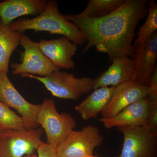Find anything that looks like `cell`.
Returning <instances> with one entry per match:
<instances>
[{
    "instance_id": "obj_5",
    "label": "cell",
    "mask_w": 157,
    "mask_h": 157,
    "mask_svg": "<svg viewBox=\"0 0 157 157\" xmlns=\"http://www.w3.org/2000/svg\"><path fill=\"white\" fill-rule=\"evenodd\" d=\"M20 45L24 51L20 53L21 63L11 64L14 75L30 74L43 77L60 70L42 52L39 43L31 40L24 33L20 36Z\"/></svg>"
},
{
    "instance_id": "obj_8",
    "label": "cell",
    "mask_w": 157,
    "mask_h": 157,
    "mask_svg": "<svg viewBox=\"0 0 157 157\" xmlns=\"http://www.w3.org/2000/svg\"><path fill=\"white\" fill-rule=\"evenodd\" d=\"M123 135L120 154L113 157H157V134L146 127L117 128Z\"/></svg>"
},
{
    "instance_id": "obj_16",
    "label": "cell",
    "mask_w": 157,
    "mask_h": 157,
    "mask_svg": "<svg viewBox=\"0 0 157 157\" xmlns=\"http://www.w3.org/2000/svg\"><path fill=\"white\" fill-rule=\"evenodd\" d=\"M116 86L100 87L93 91L91 94L74 109L85 121L95 118L107 107L111 100Z\"/></svg>"
},
{
    "instance_id": "obj_24",
    "label": "cell",
    "mask_w": 157,
    "mask_h": 157,
    "mask_svg": "<svg viewBox=\"0 0 157 157\" xmlns=\"http://www.w3.org/2000/svg\"><path fill=\"white\" fill-rule=\"evenodd\" d=\"M23 157H38V155H36L34 153L32 155H27Z\"/></svg>"
},
{
    "instance_id": "obj_3",
    "label": "cell",
    "mask_w": 157,
    "mask_h": 157,
    "mask_svg": "<svg viewBox=\"0 0 157 157\" xmlns=\"http://www.w3.org/2000/svg\"><path fill=\"white\" fill-rule=\"evenodd\" d=\"M21 76L40 82L52 95L62 99L76 101L82 95L90 94L94 90L93 78H77L72 73L60 70L43 77L30 74Z\"/></svg>"
},
{
    "instance_id": "obj_19",
    "label": "cell",
    "mask_w": 157,
    "mask_h": 157,
    "mask_svg": "<svg viewBox=\"0 0 157 157\" xmlns=\"http://www.w3.org/2000/svg\"><path fill=\"white\" fill-rule=\"evenodd\" d=\"M157 30V4L154 0H151L148 3V13L146 21L139 29L138 36L133 45L143 44Z\"/></svg>"
},
{
    "instance_id": "obj_20",
    "label": "cell",
    "mask_w": 157,
    "mask_h": 157,
    "mask_svg": "<svg viewBox=\"0 0 157 157\" xmlns=\"http://www.w3.org/2000/svg\"><path fill=\"white\" fill-rule=\"evenodd\" d=\"M0 125L4 130L25 129L21 117L17 115L10 107L1 102H0Z\"/></svg>"
},
{
    "instance_id": "obj_1",
    "label": "cell",
    "mask_w": 157,
    "mask_h": 157,
    "mask_svg": "<svg viewBox=\"0 0 157 157\" xmlns=\"http://www.w3.org/2000/svg\"><path fill=\"white\" fill-rule=\"evenodd\" d=\"M148 3L147 0H124L117 10L101 18H83L76 14L64 16L86 39L83 53L95 47L97 51L107 53L112 63L118 58L131 56L135 29L148 13Z\"/></svg>"
},
{
    "instance_id": "obj_4",
    "label": "cell",
    "mask_w": 157,
    "mask_h": 157,
    "mask_svg": "<svg viewBox=\"0 0 157 157\" xmlns=\"http://www.w3.org/2000/svg\"><path fill=\"white\" fill-rule=\"evenodd\" d=\"M37 121L46 133L47 144L57 147L76 127L77 122L67 113H59L55 101L45 98L41 104Z\"/></svg>"
},
{
    "instance_id": "obj_22",
    "label": "cell",
    "mask_w": 157,
    "mask_h": 157,
    "mask_svg": "<svg viewBox=\"0 0 157 157\" xmlns=\"http://www.w3.org/2000/svg\"><path fill=\"white\" fill-rule=\"evenodd\" d=\"M38 157H58L56 147L42 142L37 149Z\"/></svg>"
},
{
    "instance_id": "obj_11",
    "label": "cell",
    "mask_w": 157,
    "mask_h": 157,
    "mask_svg": "<svg viewBox=\"0 0 157 157\" xmlns=\"http://www.w3.org/2000/svg\"><path fill=\"white\" fill-rule=\"evenodd\" d=\"M112 63L107 70L94 79V90L100 87L117 86L129 82H136V70L132 58H118Z\"/></svg>"
},
{
    "instance_id": "obj_12",
    "label": "cell",
    "mask_w": 157,
    "mask_h": 157,
    "mask_svg": "<svg viewBox=\"0 0 157 157\" xmlns=\"http://www.w3.org/2000/svg\"><path fill=\"white\" fill-rule=\"evenodd\" d=\"M148 86L131 81L116 86L111 100L101 113L102 117L110 118L116 115L130 104L147 97Z\"/></svg>"
},
{
    "instance_id": "obj_18",
    "label": "cell",
    "mask_w": 157,
    "mask_h": 157,
    "mask_svg": "<svg viewBox=\"0 0 157 157\" xmlns=\"http://www.w3.org/2000/svg\"><path fill=\"white\" fill-rule=\"evenodd\" d=\"M124 2V0H89L86 8L76 14L83 18H101L117 10Z\"/></svg>"
},
{
    "instance_id": "obj_6",
    "label": "cell",
    "mask_w": 157,
    "mask_h": 157,
    "mask_svg": "<svg viewBox=\"0 0 157 157\" xmlns=\"http://www.w3.org/2000/svg\"><path fill=\"white\" fill-rule=\"evenodd\" d=\"M104 137L98 127L89 124L80 131H72L56 147L58 157H85L92 155Z\"/></svg>"
},
{
    "instance_id": "obj_13",
    "label": "cell",
    "mask_w": 157,
    "mask_h": 157,
    "mask_svg": "<svg viewBox=\"0 0 157 157\" xmlns=\"http://www.w3.org/2000/svg\"><path fill=\"white\" fill-rule=\"evenodd\" d=\"M39 44L43 54L59 69L70 70L75 67L72 58L78 48L76 43L63 36L51 40L42 39Z\"/></svg>"
},
{
    "instance_id": "obj_26",
    "label": "cell",
    "mask_w": 157,
    "mask_h": 157,
    "mask_svg": "<svg viewBox=\"0 0 157 157\" xmlns=\"http://www.w3.org/2000/svg\"><path fill=\"white\" fill-rule=\"evenodd\" d=\"M85 157H98L97 156L94 155H90L88 156Z\"/></svg>"
},
{
    "instance_id": "obj_10",
    "label": "cell",
    "mask_w": 157,
    "mask_h": 157,
    "mask_svg": "<svg viewBox=\"0 0 157 157\" xmlns=\"http://www.w3.org/2000/svg\"><path fill=\"white\" fill-rule=\"evenodd\" d=\"M131 57L136 72V82L148 86L151 77L157 67V32L142 44L133 45Z\"/></svg>"
},
{
    "instance_id": "obj_23",
    "label": "cell",
    "mask_w": 157,
    "mask_h": 157,
    "mask_svg": "<svg viewBox=\"0 0 157 157\" xmlns=\"http://www.w3.org/2000/svg\"><path fill=\"white\" fill-rule=\"evenodd\" d=\"M147 98L149 100L157 99V67H156L150 80Z\"/></svg>"
},
{
    "instance_id": "obj_9",
    "label": "cell",
    "mask_w": 157,
    "mask_h": 157,
    "mask_svg": "<svg viewBox=\"0 0 157 157\" xmlns=\"http://www.w3.org/2000/svg\"><path fill=\"white\" fill-rule=\"evenodd\" d=\"M8 73L0 74V102L17 110L23 121L25 128H37L39 125L37 117L41 104H33L26 101L10 81Z\"/></svg>"
},
{
    "instance_id": "obj_17",
    "label": "cell",
    "mask_w": 157,
    "mask_h": 157,
    "mask_svg": "<svg viewBox=\"0 0 157 157\" xmlns=\"http://www.w3.org/2000/svg\"><path fill=\"white\" fill-rule=\"evenodd\" d=\"M21 33L13 30L10 25H5L0 20V74L9 73L10 58L20 45Z\"/></svg>"
},
{
    "instance_id": "obj_7",
    "label": "cell",
    "mask_w": 157,
    "mask_h": 157,
    "mask_svg": "<svg viewBox=\"0 0 157 157\" xmlns=\"http://www.w3.org/2000/svg\"><path fill=\"white\" fill-rule=\"evenodd\" d=\"M41 128L6 129L0 135V157H23L34 154L42 142Z\"/></svg>"
},
{
    "instance_id": "obj_21",
    "label": "cell",
    "mask_w": 157,
    "mask_h": 157,
    "mask_svg": "<svg viewBox=\"0 0 157 157\" xmlns=\"http://www.w3.org/2000/svg\"><path fill=\"white\" fill-rule=\"evenodd\" d=\"M146 127L151 132L157 134V99L149 101Z\"/></svg>"
},
{
    "instance_id": "obj_15",
    "label": "cell",
    "mask_w": 157,
    "mask_h": 157,
    "mask_svg": "<svg viewBox=\"0 0 157 157\" xmlns=\"http://www.w3.org/2000/svg\"><path fill=\"white\" fill-rule=\"evenodd\" d=\"M46 0H6L0 2V20L10 25L17 17L39 15L48 4Z\"/></svg>"
},
{
    "instance_id": "obj_2",
    "label": "cell",
    "mask_w": 157,
    "mask_h": 157,
    "mask_svg": "<svg viewBox=\"0 0 157 157\" xmlns=\"http://www.w3.org/2000/svg\"><path fill=\"white\" fill-rule=\"evenodd\" d=\"M10 26L13 30L21 33L33 30L62 35L78 45H83L87 42L83 34L76 26L61 14L57 2L55 0L48 1L45 10L36 17L20 18L12 23Z\"/></svg>"
},
{
    "instance_id": "obj_25",
    "label": "cell",
    "mask_w": 157,
    "mask_h": 157,
    "mask_svg": "<svg viewBox=\"0 0 157 157\" xmlns=\"http://www.w3.org/2000/svg\"><path fill=\"white\" fill-rule=\"evenodd\" d=\"M4 129L1 126V125H0V135H1V134H2V132H3V131H4Z\"/></svg>"
},
{
    "instance_id": "obj_14",
    "label": "cell",
    "mask_w": 157,
    "mask_h": 157,
    "mask_svg": "<svg viewBox=\"0 0 157 157\" xmlns=\"http://www.w3.org/2000/svg\"><path fill=\"white\" fill-rule=\"evenodd\" d=\"M148 98L140 99L124 108L116 115L98 119L107 129L124 127H146Z\"/></svg>"
}]
</instances>
